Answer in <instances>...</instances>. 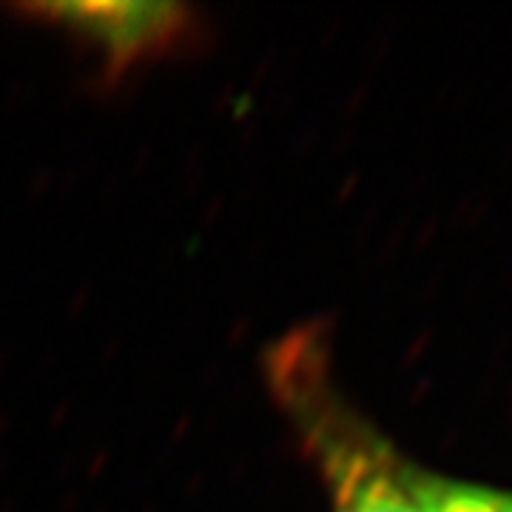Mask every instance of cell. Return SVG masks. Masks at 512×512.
Instances as JSON below:
<instances>
[{
	"label": "cell",
	"instance_id": "1",
	"mask_svg": "<svg viewBox=\"0 0 512 512\" xmlns=\"http://www.w3.org/2000/svg\"><path fill=\"white\" fill-rule=\"evenodd\" d=\"M276 387L319 458L333 512H433L430 484L330 390L311 339L285 342L274 356Z\"/></svg>",
	"mask_w": 512,
	"mask_h": 512
},
{
	"label": "cell",
	"instance_id": "2",
	"mask_svg": "<svg viewBox=\"0 0 512 512\" xmlns=\"http://www.w3.org/2000/svg\"><path fill=\"white\" fill-rule=\"evenodd\" d=\"M57 15L72 29L106 46L114 57H134L148 46H160L177 29L180 12L171 6H143V3H114V6H55Z\"/></svg>",
	"mask_w": 512,
	"mask_h": 512
},
{
	"label": "cell",
	"instance_id": "3",
	"mask_svg": "<svg viewBox=\"0 0 512 512\" xmlns=\"http://www.w3.org/2000/svg\"><path fill=\"white\" fill-rule=\"evenodd\" d=\"M430 501H433V512H507L510 495L433 478Z\"/></svg>",
	"mask_w": 512,
	"mask_h": 512
},
{
	"label": "cell",
	"instance_id": "4",
	"mask_svg": "<svg viewBox=\"0 0 512 512\" xmlns=\"http://www.w3.org/2000/svg\"><path fill=\"white\" fill-rule=\"evenodd\" d=\"M507 512H512V498H510V504H507Z\"/></svg>",
	"mask_w": 512,
	"mask_h": 512
}]
</instances>
